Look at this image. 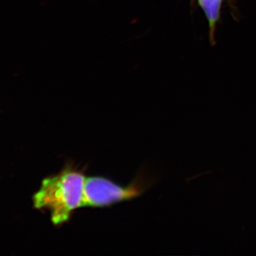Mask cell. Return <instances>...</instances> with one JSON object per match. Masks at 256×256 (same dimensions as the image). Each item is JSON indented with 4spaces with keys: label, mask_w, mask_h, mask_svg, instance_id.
<instances>
[{
    "label": "cell",
    "mask_w": 256,
    "mask_h": 256,
    "mask_svg": "<svg viewBox=\"0 0 256 256\" xmlns=\"http://www.w3.org/2000/svg\"><path fill=\"white\" fill-rule=\"evenodd\" d=\"M86 178L84 170L68 162L60 172L44 178L34 195V206L50 212L53 225L62 226L82 207Z\"/></svg>",
    "instance_id": "obj_1"
},
{
    "label": "cell",
    "mask_w": 256,
    "mask_h": 256,
    "mask_svg": "<svg viewBox=\"0 0 256 256\" xmlns=\"http://www.w3.org/2000/svg\"><path fill=\"white\" fill-rule=\"evenodd\" d=\"M148 180L139 176L127 185L122 186L110 178L92 176L86 178L82 207L104 208L120 202L130 201L143 194L148 190Z\"/></svg>",
    "instance_id": "obj_2"
},
{
    "label": "cell",
    "mask_w": 256,
    "mask_h": 256,
    "mask_svg": "<svg viewBox=\"0 0 256 256\" xmlns=\"http://www.w3.org/2000/svg\"><path fill=\"white\" fill-rule=\"evenodd\" d=\"M195 1L206 16L208 26V40H210V45L214 46L216 44V32L217 26L220 22L222 6L225 0H195ZM227 1L230 4V6L233 8L230 0H227Z\"/></svg>",
    "instance_id": "obj_3"
},
{
    "label": "cell",
    "mask_w": 256,
    "mask_h": 256,
    "mask_svg": "<svg viewBox=\"0 0 256 256\" xmlns=\"http://www.w3.org/2000/svg\"><path fill=\"white\" fill-rule=\"evenodd\" d=\"M230 3H232V6H233V8L234 9V3H233L234 0H230Z\"/></svg>",
    "instance_id": "obj_4"
}]
</instances>
